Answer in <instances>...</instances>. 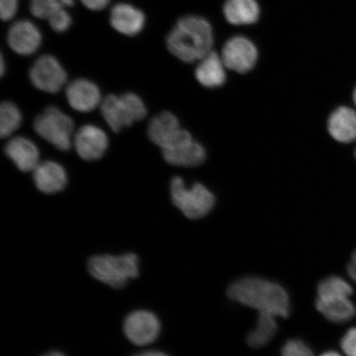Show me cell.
I'll use <instances>...</instances> for the list:
<instances>
[{
	"label": "cell",
	"instance_id": "obj_6",
	"mask_svg": "<svg viewBox=\"0 0 356 356\" xmlns=\"http://www.w3.org/2000/svg\"><path fill=\"white\" fill-rule=\"evenodd\" d=\"M74 129L73 120L54 106H48L34 122L38 135L62 151L70 149Z\"/></svg>",
	"mask_w": 356,
	"mask_h": 356
},
{
	"label": "cell",
	"instance_id": "obj_10",
	"mask_svg": "<svg viewBox=\"0 0 356 356\" xmlns=\"http://www.w3.org/2000/svg\"><path fill=\"white\" fill-rule=\"evenodd\" d=\"M221 57L227 69L246 74L254 68L258 54L254 44L248 39L235 37L225 43Z\"/></svg>",
	"mask_w": 356,
	"mask_h": 356
},
{
	"label": "cell",
	"instance_id": "obj_11",
	"mask_svg": "<svg viewBox=\"0 0 356 356\" xmlns=\"http://www.w3.org/2000/svg\"><path fill=\"white\" fill-rule=\"evenodd\" d=\"M74 145L80 158L86 161H95L104 155L108 147V139L99 127L86 124L75 134Z\"/></svg>",
	"mask_w": 356,
	"mask_h": 356
},
{
	"label": "cell",
	"instance_id": "obj_24",
	"mask_svg": "<svg viewBox=\"0 0 356 356\" xmlns=\"http://www.w3.org/2000/svg\"><path fill=\"white\" fill-rule=\"evenodd\" d=\"M318 298H349L353 293L350 284L340 277H329L319 283Z\"/></svg>",
	"mask_w": 356,
	"mask_h": 356
},
{
	"label": "cell",
	"instance_id": "obj_26",
	"mask_svg": "<svg viewBox=\"0 0 356 356\" xmlns=\"http://www.w3.org/2000/svg\"><path fill=\"white\" fill-rule=\"evenodd\" d=\"M282 356H314V355L304 341L291 339L286 341L283 346Z\"/></svg>",
	"mask_w": 356,
	"mask_h": 356
},
{
	"label": "cell",
	"instance_id": "obj_1",
	"mask_svg": "<svg viewBox=\"0 0 356 356\" xmlns=\"http://www.w3.org/2000/svg\"><path fill=\"white\" fill-rule=\"evenodd\" d=\"M230 300L258 313L287 318L291 310L288 293L279 284L257 277H246L231 284L227 291Z\"/></svg>",
	"mask_w": 356,
	"mask_h": 356
},
{
	"label": "cell",
	"instance_id": "obj_5",
	"mask_svg": "<svg viewBox=\"0 0 356 356\" xmlns=\"http://www.w3.org/2000/svg\"><path fill=\"white\" fill-rule=\"evenodd\" d=\"M171 197L175 206L191 220L206 216L216 204L215 197L206 186L195 184L191 188H188L179 177L172 180Z\"/></svg>",
	"mask_w": 356,
	"mask_h": 356
},
{
	"label": "cell",
	"instance_id": "obj_22",
	"mask_svg": "<svg viewBox=\"0 0 356 356\" xmlns=\"http://www.w3.org/2000/svg\"><path fill=\"white\" fill-rule=\"evenodd\" d=\"M275 316L267 313H258L256 327L249 332L247 342L252 348H261L273 340L277 332Z\"/></svg>",
	"mask_w": 356,
	"mask_h": 356
},
{
	"label": "cell",
	"instance_id": "obj_31",
	"mask_svg": "<svg viewBox=\"0 0 356 356\" xmlns=\"http://www.w3.org/2000/svg\"><path fill=\"white\" fill-rule=\"evenodd\" d=\"M347 273H348L350 278L356 282V250L353 252V256H351V259L348 266H347Z\"/></svg>",
	"mask_w": 356,
	"mask_h": 356
},
{
	"label": "cell",
	"instance_id": "obj_18",
	"mask_svg": "<svg viewBox=\"0 0 356 356\" xmlns=\"http://www.w3.org/2000/svg\"><path fill=\"white\" fill-rule=\"evenodd\" d=\"M328 132L334 140L348 144L356 140V111L340 106L331 114L327 122Z\"/></svg>",
	"mask_w": 356,
	"mask_h": 356
},
{
	"label": "cell",
	"instance_id": "obj_33",
	"mask_svg": "<svg viewBox=\"0 0 356 356\" xmlns=\"http://www.w3.org/2000/svg\"><path fill=\"white\" fill-rule=\"evenodd\" d=\"M59 1L63 8L72 7L74 4V0H59Z\"/></svg>",
	"mask_w": 356,
	"mask_h": 356
},
{
	"label": "cell",
	"instance_id": "obj_36",
	"mask_svg": "<svg viewBox=\"0 0 356 356\" xmlns=\"http://www.w3.org/2000/svg\"><path fill=\"white\" fill-rule=\"evenodd\" d=\"M4 73V64H3V58H1V74L3 75Z\"/></svg>",
	"mask_w": 356,
	"mask_h": 356
},
{
	"label": "cell",
	"instance_id": "obj_3",
	"mask_svg": "<svg viewBox=\"0 0 356 356\" xmlns=\"http://www.w3.org/2000/svg\"><path fill=\"white\" fill-rule=\"evenodd\" d=\"M87 268L89 274L99 282L111 288L122 289L129 280L139 277V257L132 252L119 256L95 255L89 258Z\"/></svg>",
	"mask_w": 356,
	"mask_h": 356
},
{
	"label": "cell",
	"instance_id": "obj_16",
	"mask_svg": "<svg viewBox=\"0 0 356 356\" xmlns=\"http://www.w3.org/2000/svg\"><path fill=\"white\" fill-rule=\"evenodd\" d=\"M162 152L167 163L178 167H197L207 159L206 150L193 138Z\"/></svg>",
	"mask_w": 356,
	"mask_h": 356
},
{
	"label": "cell",
	"instance_id": "obj_9",
	"mask_svg": "<svg viewBox=\"0 0 356 356\" xmlns=\"http://www.w3.org/2000/svg\"><path fill=\"white\" fill-rule=\"evenodd\" d=\"M29 76L35 88L43 92L56 93L66 83L67 74L54 56H42L31 67Z\"/></svg>",
	"mask_w": 356,
	"mask_h": 356
},
{
	"label": "cell",
	"instance_id": "obj_37",
	"mask_svg": "<svg viewBox=\"0 0 356 356\" xmlns=\"http://www.w3.org/2000/svg\"><path fill=\"white\" fill-rule=\"evenodd\" d=\"M353 100H354L355 104L356 106V88H355V91H354Z\"/></svg>",
	"mask_w": 356,
	"mask_h": 356
},
{
	"label": "cell",
	"instance_id": "obj_19",
	"mask_svg": "<svg viewBox=\"0 0 356 356\" xmlns=\"http://www.w3.org/2000/svg\"><path fill=\"white\" fill-rule=\"evenodd\" d=\"M225 68L221 56L212 51L199 61L195 69V78L204 87H220L226 81Z\"/></svg>",
	"mask_w": 356,
	"mask_h": 356
},
{
	"label": "cell",
	"instance_id": "obj_21",
	"mask_svg": "<svg viewBox=\"0 0 356 356\" xmlns=\"http://www.w3.org/2000/svg\"><path fill=\"white\" fill-rule=\"evenodd\" d=\"M224 13L229 24L248 25L257 21L260 11L255 0H227Z\"/></svg>",
	"mask_w": 356,
	"mask_h": 356
},
{
	"label": "cell",
	"instance_id": "obj_27",
	"mask_svg": "<svg viewBox=\"0 0 356 356\" xmlns=\"http://www.w3.org/2000/svg\"><path fill=\"white\" fill-rule=\"evenodd\" d=\"M48 20L51 29L59 33L66 32L72 24V17L64 10V8H60Z\"/></svg>",
	"mask_w": 356,
	"mask_h": 356
},
{
	"label": "cell",
	"instance_id": "obj_34",
	"mask_svg": "<svg viewBox=\"0 0 356 356\" xmlns=\"http://www.w3.org/2000/svg\"><path fill=\"white\" fill-rule=\"evenodd\" d=\"M42 356H65V355L60 353V351H51V353H49Z\"/></svg>",
	"mask_w": 356,
	"mask_h": 356
},
{
	"label": "cell",
	"instance_id": "obj_29",
	"mask_svg": "<svg viewBox=\"0 0 356 356\" xmlns=\"http://www.w3.org/2000/svg\"><path fill=\"white\" fill-rule=\"evenodd\" d=\"M341 346L347 356H356V327L349 329L345 334Z\"/></svg>",
	"mask_w": 356,
	"mask_h": 356
},
{
	"label": "cell",
	"instance_id": "obj_23",
	"mask_svg": "<svg viewBox=\"0 0 356 356\" xmlns=\"http://www.w3.org/2000/svg\"><path fill=\"white\" fill-rule=\"evenodd\" d=\"M21 111L11 102H4L0 108V136H10L21 126Z\"/></svg>",
	"mask_w": 356,
	"mask_h": 356
},
{
	"label": "cell",
	"instance_id": "obj_15",
	"mask_svg": "<svg viewBox=\"0 0 356 356\" xmlns=\"http://www.w3.org/2000/svg\"><path fill=\"white\" fill-rule=\"evenodd\" d=\"M33 172L35 186L44 194L59 193L68 180L65 168L53 161L39 163Z\"/></svg>",
	"mask_w": 356,
	"mask_h": 356
},
{
	"label": "cell",
	"instance_id": "obj_7",
	"mask_svg": "<svg viewBox=\"0 0 356 356\" xmlns=\"http://www.w3.org/2000/svg\"><path fill=\"white\" fill-rule=\"evenodd\" d=\"M123 332L131 343L144 347L153 344L158 339L161 332V323L153 312L136 310L124 318Z\"/></svg>",
	"mask_w": 356,
	"mask_h": 356
},
{
	"label": "cell",
	"instance_id": "obj_2",
	"mask_svg": "<svg viewBox=\"0 0 356 356\" xmlns=\"http://www.w3.org/2000/svg\"><path fill=\"white\" fill-rule=\"evenodd\" d=\"M213 33L202 17L186 16L177 21L167 38L172 54L186 63L200 61L212 51Z\"/></svg>",
	"mask_w": 356,
	"mask_h": 356
},
{
	"label": "cell",
	"instance_id": "obj_28",
	"mask_svg": "<svg viewBox=\"0 0 356 356\" xmlns=\"http://www.w3.org/2000/svg\"><path fill=\"white\" fill-rule=\"evenodd\" d=\"M19 0H0V17L3 21H10L19 10Z\"/></svg>",
	"mask_w": 356,
	"mask_h": 356
},
{
	"label": "cell",
	"instance_id": "obj_25",
	"mask_svg": "<svg viewBox=\"0 0 356 356\" xmlns=\"http://www.w3.org/2000/svg\"><path fill=\"white\" fill-rule=\"evenodd\" d=\"M61 8L59 0H30L29 3L31 13L40 19H50Z\"/></svg>",
	"mask_w": 356,
	"mask_h": 356
},
{
	"label": "cell",
	"instance_id": "obj_17",
	"mask_svg": "<svg viewBox=\"0 0 356 356\" xmlns=\"http://www.w3.org/2000/svg\"><path fill=\"white\" fill-rule=\"evenodd\" d=\"M4 151L22 172L33 171L40 163L38 147L26 138H13L8 142Z\"/></svg>",
	"mask_w": 356,
	"mask_h": 356
},
{
	"label": "cell",
	"instance_id": "obj_30",
	"mask_svg": "<svg viewBox=\"0 0 356 356\" xmlns=\"http://www.w3.org/2000/svg\"><path fill=\"white\" fill-rule=\"evenodd\" d=\"M110 1L111 0H81L84 6L93 11L104 10L108 6Z\"/></svg>",
	"mask_w": 356,
	"mask_h": 356
},
{
	"label": "cell",
	"instance_id": "obj_35",
	"mask_svg": "<svg viewBox=\"0 0 356 356\" xmlns=\"http://www.w3.org/2000/svg\"><path fill=\"white\" fill-rule=\"evenodd\" d=\"M320 356H341L339 353H336V351H327L322 354Z\"/></svg>",
	"mask_w": 356,
	"mask_h": 356
},
{
	"label": "cell",
	"instance_id": "obj_8",
	"mask_svg": "<svg viewBox=\"0 0 356 356\" xmlns=\"http://www.w3.org/2000/svg\"><path fill=\"white\" fill-rule=\"evenodd\" d=\"M148 136L162 150L171 149L193 138L188 131L181 127L176 115L169 111H163L151 120Z\"/></svg>",
	"mask_w": 356,
	"mask_h": 356
},
{
	"label": "cell",
	"instance_id": "obj_12",
	"mask_svg": "<svg viewBox=\"0 0 356 356\" xmlns=\"http://www.w3.org/2000/svg\"><path fill=\"white\" fill-rule=\"evenodd\" d=\"M8 43L12 50L20 56H30L41 47L42 37L33 22L20 20L15 22L8 32Z\"/></svg>",
	"mask_w": 356,
	"mask_h": 356
},
{
	"label": "cell",
	"instance_id": "obj_20",
	"mask_svg": "<svg viewBox=\"0 0 356 356\" xmlns=\"http://www.w3.org/2000/svg\"><path fill=\"white\" fill-rule=\"evenodd\" d=\"M316 308L328 321L337 324L349 322L356 314L353 302L346 297L318 298Z\"/></svg>",
	"mask_w": 356,
	"mask_h": 356
},
{
	"label": "cell",
	"instance_id": "obj_13",
	"mask_svg": "<svg viewBox=\"0 0 356 356\" xmlns=\"http://www.w3.org/2000/svg\"><path fill=\"white\" fill-rule=\"evenodd\" d=\"M66 97L71 108L80 113H89L102 104L99 88L86 79L71 82L66 88Z\"/></svg>",
	"mask_w": 356,
	"mask_h": 356
},
{
	"label": "cell",
	"instance_id": "obj_38",
	"mask_svg": "<svg viewBox=\"0 0 356 356\" xmlns=\"http://www.w3.org/2000/svg\"><path fill=\"white\" fill-rule=\"evenodd\" d=\"M355 157H356V150H355Z\"/></svg>",
	"mask_w": 356,
	"mask_h": 356
},
{
	"label": "cell",
	"instance_id": "obj_14",
	"mask_svg": "<svg viewBox=\"0 0 356 356\" xmlns=\"http://www.w3.org/2000/svg\"><path fill=\"white\" fill-rule=\"evenodd\" d=\"M145 15L139 8L131 4L121 3L111 8L110 22L119 33L133 37L144 29Z\"/></svg>",
	"mask_w": 356,
	"mask_h": 356
},
{
	"label": "cell",
	"instance_id": "obj_32",
	"mask_svg": "<svg viewBox=\"0 0 356 356\" xmlns=\"http://www.w3.org/2000/svg\"><path fill=\"white\" fill-rule=\"evenodd\" d=\"M133 356H169L166 353H162L159 350H146L142 353L134 355Z\"/></svg>",
	"mask_w": 356,
	"mask_h": 356
},
{
	"label": "cell",
	"instance_id": "obj_4",
	"mask_svg": "<svg viewBox=\"0 0 356 356\" xmlns=\"http://www.w3.org/2000/svg\"><path fill=\"white\" fill-rule=\"evenodd\" d=\"M101 111L105 122L115 133L141 121L147 115L143 101L132 92L122 96L111 95L106 97L102 102Z\"/></svg>",
	"mask_w": 356,
	"mask_h": 356
}]
</instances>
